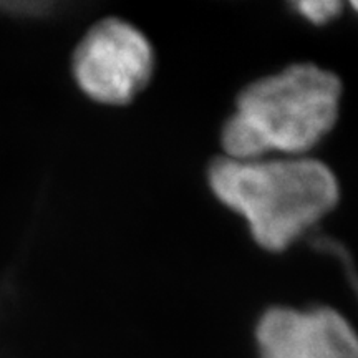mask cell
<instances>
[{"label": "cell", "mask_w": 358, "mask_h": 358, "mask_svg": "<svg viewBox=\"0 0 358 358\" xmlns=\"http://www.w3.org/2000/svg\"><path fill=\"white\" fill-rule=\"evenodd\" d=\"M219 201L243 214L257 244L284 250L327 216L338 201V182L315 159L236 161L221 158L209 169Z\"/></svg>", "instance_id": "6da1fadb"}, {"label": "cell", "mask_w": 358, "mask_h": 358, "mask_svg": "<svg viewBox=\"0 0 358 358\" xmlns=\"http://www.w3.org/2000/svg\"><path fill=\"white\" fill-rule=\"evenodd\" d=\"M340 80L315 65H294L249 85L222 131L227 158L252 161L268 151L303 153L332 129Z\"/></svg>", "instance_id": "7a4b0ae2"}, {"label": "cell", "mask_w": 358, "mask_h": 358, "mask_svg": "<svg viewBox=\"0 0 358 358\" xmlns=\"http://www.w3.org/2000/svg\"><path fill=\"white\" fill-rule=\"evenodd\" d=\"M153 50L145 35L118 19L98 22L73 55V73L80 88L105 105L133 100L153 71Z\"/></svg>", "instance_id": "3957f363"}, {"label": "cell", "mask_w": 358, "mask_h": 358, "mask_svg": "<svg viewBox=\"0 0 358 358\" xmlns=\"http://www.w3.org/2000/svg\"><path fill=\"white\" fill-rule=\"evenodd\" d=\"M259 358H358V340L334 308H271L256 327Z\"/></svg>", "instance_id": "277c9868"}, {"label": "cell", "mask_w": 358, "mask_h": 358, "mask_svg": "<svg viewBox=\"0 0 358 358\" xmlns=\"http://www.w3.org/2000/svg\"><path fill=\"white\" fill-rule=\"evenodd\" d=\"M342 2H325V0H320V2L297 3L299 12H301L303 17H307L308 20L313 22V24H325V22L334 19V17L338 15L340 10H342Z\"/></svg>", "instance_id": "5b68a950"}]
</instances>
